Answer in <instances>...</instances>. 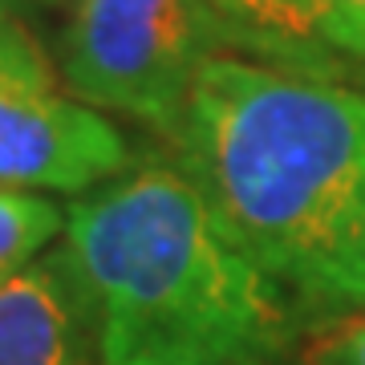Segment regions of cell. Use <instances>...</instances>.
Masks as SVG:
<instances>
[{"instance_id":"obj_1","label":"cell","mask_w":365,"mask_h":365,"mask_svg":"<svg viewBox=\"0 0 365 365\" xmlns=\"http://www.w3.org/2000/svg\"><path fill=\"white\" fill-rule=\"evenodd\" d=\"M167 143L300 329L349 313L365 256V93L220 53Z\"/></svg>"},{"instance_id":"obj_2","label":"cell","mask_w":365,"mask_h":365,"mask_svg":"<svg viewBox=\"0 0 365 365\" xmlns=\"http://www.w3.org/2000/svg\"><path fill=\"white\" fill-rule=\"evenodd\" d=\"M61 235L102 365H276L297 349L292 304L175 155L130 163L73 199Z\"/></svg>"},{"instance_id":"obj_3","label":"cell","mask_w":365,"mask_h":365,"mask_svg":"<svg viewBox=\"0 0 365 365\" xmlns=\"http://www.w3.org/2000/svg\"><path fill=\"white\" fill-rule=\"evenodd\" d=\"M220 53L203 0H78L57 66L78 102L130 114L170 138L195 78Z\"/></svg>"},{"instance_id":"obj_4","label":"cell","mask_w":365,"mask_h":365,"mask_svg":"<svg viewBox=\"0 0 365 365\" xmlns=\"http://www.w3.org/2000/svg\"><path fill=\"white\" fill-rule=\"evenodd\" d=\"M134 163L114 122L61 93L41 41L16 21L0 37V191L81 195Z\"/></svg>"},{"instance_id":"obj_5","label":"cell","mask_w":365,"mask_h":365,"mask_svg":"<svg viewBox=\"0 0 365 365\" xmlns=\"http://www.w3.org/2000/svg\"><path fill=\"white\" fill-rule=\"evenodd\" d=\"M0 365H102L90 300L66 244L0 284Z\"/></svg>"},{"instance_id":"obj_6","label":"cell","mask_w":365,"mask_h":365,"mask_svg":"<svg viewBox=\"0 0 365 365\" xmlns=\"http://www.w3.org/2000/svg\"><path fill=\"white\" fill-rule=\"evenodd\" d=\"M223 53L317 81H345L353 69L329 41L325 0H203Z\"/></svg>"},{"instance_id":"obj_7","label":"cell","mask_w":365,"mask_h":365,"mask_svg":"<svg viewBox=\"0 0 365 365\" xmlns=\"http://www.w3.org/2000/svg\"><path fill=\"white\" fill-rule=\"evenodd\" d=\"M66 232V211L33 191H0V284Z\"/></svg>"},{"instance_id":"obj_8","label":"cell","mask_w":365,"mask_h":365,"mask_svg":"<svg viewBox=\"0 0 365 365\" xmlns=\"http://www.w3.org/2000/svg\"><path fill=\"white\" fill-rule=\"evenodd\" d=\"M300 365H365V313L325 317L300 329Z\"/></svg>"},{"instance_id":"obj_9","label":"cell","mask_w":365,"mask_h":365,"mask_svg":"<svg viewBox=\"0 0 365 365\" xmlns=\"http://www.w3.org/2000/svg\"><path fill=\"white\" fill-rule=\"evenodd\" d=\"M325 13L333 49L357 78H365V0H325Z\"/></svg>"},{"instance_id":"obj_10","label":"cell","mask_w":365,"mask_h":365,"mask_svg":"<svg viewBox=\"0 0 365 365\" xmlns=\"http://www.w3.org/2000/svg\"><path fill=\"white\" fill-rule=\"evenodd\" d=\"M349 313H365V256L361 264H357V276H353V284H349Z\"/></svg>"},{"instance_id":"obj_11","label":"cell","mask_w":365,"mask_h":365,"mask_svg":"<svg viewBox=\"0 0 365 365\" xmlns=\"http://www.w3.org/2000/svg\"><path fill=\"white\" fill-rule=\"evenodd\" d=\"M16 4H21V0H0V37L21 21V16H16Z\"/></svg>"},{"instance_id":"obj_12","label":"cell","mask_w":365,"mask_h":365,"mask_svg":"<svg viewBox=\"0 0 365 365\" xmlns=\"http://www.w3.org/2000/svg\"><path fill=\"white\" fill-rule=\"evenodd\" d=\"M29 4H41V9H73L78 0H29Z\"/></svg>"}]
</instances>
